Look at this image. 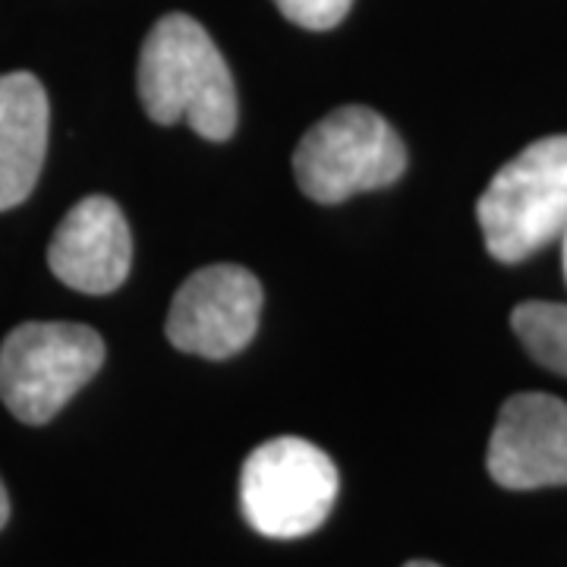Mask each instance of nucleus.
Returning <instances> with one entry per match:
<instances>
[{"label": "nucleus", "instance_id": "f257e3e1", "mask_svg": "<svg viewBox=\"0 0 567 567\" xmlns=\"http://www.w3.org/2000/svg\"><path fill=\"white\" fill-rule=\"evenodd\" d=\"M136 89L155 123H189L203 140L224 142L237 130V89L221 51L199 22L171 13L152 25L140 51Z\"/></svg>", "mask_w": 567, "mask_h": 567}, {"label": "nucleus", "instance_id": "f03ea898", "mask_svg": "<svg viewBox=\"0 0 567 567\" xmlns=\"http://www.w3.org/2000/svg\"><path fill=\"white\" fill-rule=\"evenodd\" d=\"M486 249L524 262L567 230V136H546L492 177L476 205Z\"/></svg>", "mask_w": 567, "mask_h": 567}, {"label": "nucleus", "instance_id": "7ed1b4c3", "mask_svg": "<svg viewBox=\"0 0 567 567\" xmlns=\"http://www.w3.org/2000/svg\"><path fill=\"white\" fill-rule=\"evenodd\" d=\"M102 363L104 341L95 328L25 322L0 344V401L20 423H51Z\"/></svg>", "mask_w": 567, "mask_h": 567}, {"label": "nucleus", "instance_id": "20e7f679", "mask_svg": "<svg viewBox=\"0 0 567 567\" xmlns=\"http://www.w3.org/2000/svg\"><path fill=\"white\" fill-rule=\"evenodd\" d=\"M406 171V148L391 123L363 104L331 111L293 152V174L309 199L338 205L391 186Z\"/></svg>", "mask_w": 567, "mask_h": 567}, {"label": "nucleus", "instance_id": "39448f33", "mask_svg": "<svg viewBox=\"0 0 567 567\" xmlns=\"http://www.w3.org/2000/svg\"><path fill=\"white\" fill-rule=\"evenodd\" d=\"M334 461L306 439L281 435L246 457L240 507L249 527L268 539H300L322 527L338 502Z\"/></svg>", "mask_w": 567, "mask_h": 567}, {"label": "nucleus", "instance_id": "423d86ee", "mask_svg": "<svg viewBox=\"0 0 567 567\" xmlns=\"http://www.w3.org/2000/svg\"><path fill=\"white\" fill-rule=\"evenodd\" d=\"M262 316V284L244 265H208L189 275L167 312V341L205 360L240 353Z\"/></svg>", "mask_w": 567, "mask_h": 567}, {"label": "nucleus", "instance_id": "0eeeda50", "mask_svg": "<svg viewBox=\"0 0 567 567\" xmlns=\"http://www.w3.org/2000/svg\"><path fill=\"white\" fill-rule=\"evenodd\" d=\"M488 476L502 488L567 486V404L551 394H514L488 439Z\"/></svg>", "mask_w": 567, "mask_h": 567}, {"label": "nucleus", "instance_id": "6e6552de", "mask_svg": "<svg viewBox=\"0 0 567 567\" xmlns=\"http://www.w3.org/2000/svg\"><path fill=\"white\" fill-rule=\"evenodd\" d=\"M48 265L58 281L80 293L117 290L133 265V237L121 205L107 196L73 205L51 237Z\"/></svg>", "mask_w": 567, "mask_h": 567}, {"label": "nucleus", "instance_id": "1a4fd4ad", "mask_svg": "<svg viewBox=\"0 0 567 567\" xmlns=\"http://www.w3.org/2000/svg\"><path fill=\"white\" fill-rule=\"evenodd\" d=\"M51 107L39 76H0V212L22 205L39 183Z\"/></svg>", "mask_w": 567, "mask_h": 567}, {"label": "nucleus", "instance_id": "9d476101", "mask_svg": "<svg viewBox=\"0 0 567 567\" xmlns=\"http://www.w3.org/2000/svg\"><path fill=\"white\" fill-rule=\"evenodd\" d=\"M511 324L536 363L567 375V303L529 300L511 312Z\"/></svg>", "mask_w": 567, "mask_h": 567}, {"label": "nucleus", "instance_id": "9b49d317", "mask_svg": "<svg viewBox=\"0 0 567 567\" xmlns=\"http://www.w3.org/2000/svg\"><path fill=\"white\" fill-rule=\"evenodd\" d=\"M275 3L287 20L312 32L334 29L353 7V0H275Z\"/></svg>", "mask_w": 567, "mask_h": 567}, {"label": "nucleus", "instance_id": "f8f14e48", "mask_svg": "<svg viewBox=\"0 0 567 567\" xmlns=\"http://www.w3.org/2000/svg\"><path fill=\"white\" fill-rule=\"evenodd\" d=\"M7 520H10V495H7V488L0 483V529L7 527Z\"/></svg>", "mask_w": 567, "mask_h": 567}, {"label": "nucleus", "instance_id": "ddd939ff", "mask_svg": "<svg viewBox=\"0 0 567 567\" xmlns=\"http://www.w3.org/2000/svg\"><path fill=\"white\" fill-rule=\"evenodd\" d=\"M404 567H439V565H432V561H406Z\"/></svg>", "mask_w": 567, "mask_h": 567}, {"label": "nucleus", "instance_id": "4468645a", "mask_svg": "<svg viewBox=\"0 0 567 567\" xmlns=\"http://www.w3.org/2000/svg\"><path fill=\"white\" fill-rule=\"evenodd\" d=\"M561 240H565V278H567V230L561 234Z\"/></svg>", "mask_w": 567, "mask_h": 567}]
</instances>
